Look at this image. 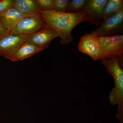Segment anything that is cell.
<instances>
[{
	"mask_svg": "<svg viewBox=\"0 0 123 123\" xmlns=\"http://www.w3.org/2000/svg\"><path fill=\"white\" fill-rule=\"evenodd\" d=\"M38 12L44 20L45 26L57 31L61 43L64 45L73 40L72 35L73 29L80 23L87 21V14L84 11L74 13L55 10L39 11Z\"/></svg>",
	"mask_w": 123,
	"mask_h": 123,
	"instance_id": "cell-1",
	"label": "cell"
},
{
	"mask_svg": "<svg viewBox=\"0 0 123 123\" xmlns=\"http://www.w3.org/2000/svg\"><path fill=\"white\" fill-rule=\"evenodd\" d=\"M120 56L102 60V62L114 81L115 87L109 94L110 104L118 106L116 117L120 123H123V71L120 65Z\"/></svg>",
	"mask_w": 123,
	"mask_h": 123,
	"instance_id": "cell-2",
	"label": "cell"
},
{
	"mask_svg": "<svg viewBox=\"0 0 123 123\" xmlns=\"http://www.w3.org/2000/svg\"><path fill=\"white\" fill-rule=\"evenodd\" d=\"M100 50L99 60L121 56L123 53V35L97 37Z\"/></svg>",
	"mask_w": 123,
	"mask_h": 123,
	"instance_id": "cell-3",
	"label": "cell"
},
{
	"mask_svg": "<svg viewBox=\"0 0 123 123\" xmlns=\"http://www.w3.org/2000/svg\"><path fill=\"white\" fill-rule=\"evenodd\" d=\"M123 8L115 15L103 19L101 26L92 31L90 34L94 37L111 36L123 29Z\"/></svg>",
	"mask_w": 123,
	"mask_h": 123,
	"instance_id": "cell-4",
	"label": "cell"
},
{
	"mask_svg": "<svg viewBox=\"0 0 123 123\" xmlns=\"http://www.w3.org/2000/svg\"><path fill=\"white\" fill-rule=\"evenodd\" d=\"M45 26L43 18L39 13L24 18L10 32V34H31Z\"/></svg>",
	"mask_w": 123,
	"mask_h": 123,
	"instance_id": "cell-5",
	"label": "cell"
},
{
	"mask_svg": "<svg viewBox=\"0 0 123 123\" xmlns=\"http://www.w3.org/2000/svg\"><path fill=\"white\" fill-rule=\"evenodd\" d=\"M30 34H9L0 39V56L8 59Z\"/></svg>",
	"mask_w": 123,
	"mask_h": 123,
	"instance_id": "cell-6",
	"label": "cell"
},
{
	"mask_svg": "<svg viewBox=\"0 0 123 123\" xmlns=\"http://www.w3.org/2000/svg\"><path fill=\"white\" fill-rule=\"evenodd\" d=\"M57 37H59V35L57 31L44 26L37 32L30 35L26 42L44 50L48 47L53 39Z\"/></svg>",
	"mask_w": 123,
	"mask_h": 123,
	"instance_id": "cell-7",
	"label": "cell"
},
{
	"mask_svg": "<svg viewBox=\"0 0 123 123\" xmlns=\"http://www.w3.org/2000/svg\"><path fill=\"white\" fill-rule=\"evenodd\" d=\"M79 51L88 55L94 60H99L100 50L99 43L96 37L86 34L81 38L78 46Z\"/></svg>",
	"mask_w": 123,
	"mask_h": 123,
	"instance_id": "cell-8",
	"label": "cell"
},
{
	"mask_svg": "<svg viewBox=\"0 0 123 123\" xmlns=\"http://www.w3.org/2000/svg\"><path fill=\"white\" fill-rule=\"evenodd\" d=\"M108 0H89L83 11L87 14V21L98 25L103 20L104 8Z\"/></svg>",
	"mask_w": 123,
	"mask_h": 123,
	"instance_id": "cell-9",
	"label": "cell"
},
{
	"mask_svg": "<svg viewBox=\"0 0 123 123\" xmlns=\"http://www.w3.org/2000/svg\"><path fill=\"white\" fill-rule=\"evenodd\" d=\"M30 16L26 15L14 7H11L5 11L0 16V19L5 29L10 32L21 20Z\"/></svg>",
	"mask_w": 123,
	"mask_h": 123,
	"instance_id": "cell-10",
	"label": "cell"
},
{
	"mask_svg": "<svg viewBox=\"0 0 123 123\" xmlns=\"http://www.w3.org/2000/svg\"><path fill=\"white\" fill-rule=\"evenodd\" d=\"M43 50L29 42H25L8 60L12 62L23 60Z\"/></svg>",
	"mask_w": 123,
	"mask_h": 123,
	"instance_id": "cell-11",
	"label": "cell"
},
{
	"mask_svg": "<svg viewBox=\"0 0 123 123\" xmlns=\"http://www.w3.org/2000/svg\"><path fill=\"white\" fill-rule=\"evenodd\" d=\"M13 7L28 15L38 13L39 11L34 0H14Z\"/></svg>",
	"mask_w": 123,
	"mask_h": 123,
	"instance_id": "cell-12",
	"label": "cell"
},
{
	"mask_svg": "<svg viewBox=\"0 0 123 123\" xmlns=\"http://www.w3.org/2000/svg\"><path fill=\"white\" fill-rule=\"evenodd\" d=\"M122 8H123V0H108L104 8L103 19L115 15Z\"/></svg>",
	"mask_w": 123,
	"mask_h": 123,
	"instance_id": "cell-13",
	"label": "cell"
},
{
	"mask_svg": "<svg viewBox=\"0 0 123 123\" xmlns=\"http://www.w3.org/2000/svg\"><path fill=\"white\" fill-rule=\"evenodd\" d=\"M89 0H70L66 12L77 13L82 12L85 8Z\"/></svg>",
	"mask_w": 123,
	"mask_h": 123,
	"instance_id": "cell-14",
	"label": "cell"
},
{
	"mask_svg": "<svg viewBox=\"0 0 123 123\" xmlns=\"http://www.w3.org/2000/svg\"><path fill=\"white\" fill-rule=\"evenodd\" d=\"M34 1L39 11L53 10L54 0H34Z\"/></svg>",
	"mask_w": 123,
	"mask_h": 123,
	"instance_id": "cell-15",
	"label": "cell"
},
{
	"mask_svg": "<svg viewBox=\"0 0 123 123\" xmlns=\"http://www.w3.org/2000/svg\"><path fill=\"white\" fill-rule=\"evenodd\" d=\"M70 1V0H54L53 10L66 12Z\"/></svg>",
	"mask_w": 123,
	"mask_h": 123,
	"instance_id": "cell-16",
	"label": "cell"
},
{
	"mask_svg": "<svg viewBox=\"0 0 123 123\" xmlns=\"http://www.w3.org/2000/svg\"><path fill=\"white\" fill-rule=\"evenodd\" d=\"M14 0H0V16L8 9L13 7Z\"/></svg>",
	"mask_w": 123,
	"mask_h": 123,
	"instance_id": "cell-17",
	"label": "cell"
},
{
	"mask_svg": "<svg viewBox=\"0 0 123 123\" xmlns=\"http://www.w3.org/2000/svg\"><path fill=\"white\" fill-rule=\"evenodd\" d=\"M9 34V33L5 29L0 19V39Z\"/></svg>",
	"mask_w": 123,
	"mask_h": 123,
	"instance_id": "cell-18",
	"label": "cell"
}]
</instances>
